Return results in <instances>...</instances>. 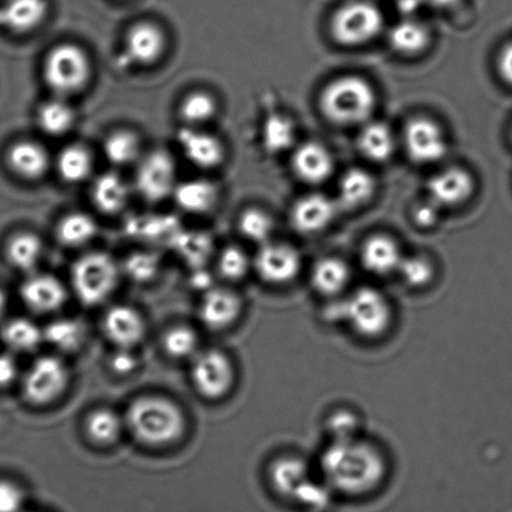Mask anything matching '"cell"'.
Listing matches in <instances>:
<instances>
[{
  "label": "cell",
  "mask_w": 512,
  "mask_h": 512,
  "mask_svg": "<svg viewBox=\"0 0 512 512\" xmlns=\"http://www.w3.org/2000/svg\"><path fill=\"white\" fill-rule=\"evenodd\" d=\"M320 469L332 492L362 496L379 489L389 466L379 445L357 435L331 440L322 452Z\"/></svg>",
  "instance_id": "1"
},
{
  "label": "cell",
  "mask_w": 512,
  "mask_h": 512,
  "mask_svg": "<svg viewBox=\"0 0 512 512\" xmlns=\"http://www.w3.org/2000/svg\"><path fill=\"white\" fill-rule=\"evenodd\" d=\"M325 317L328 322L341 323L364 340H376L390 330L394 308L379 288L362 286L333 300L325 310Z\"/></svg>",
  "instance_id": "2"
},
{
  "label": "cell",
  "mask_w": 512,
  "mask_h": 512,
  "mask_svg": "<svg viewBox=\"0 0 512 512\" xmlns=\"http://www.w3.org/2000/svg\"><path fill=\"white\" fill-rule=\"evenodd\" d=\"M126 425L139 442L149 446L172 444L185 431V416L175 402L147 396L128 407Z\"/></svg>",
  "instance_id": "3"
},
{
  "label": "cell",
  "mask_w": 512,
  "mask_h": 512,
  "mask_svg": "<svg viewBox=\"0 0 512 512\" xmlns=\"http://www.w3.org/2000/svg\"><path fill=\"white\" fill-rule=\"evenodd\" d=\"M320 107L328 121L338 126H356L369 121L375 111L376 94L364 78L342 77L323 89Z\"/></svg>",
  "instance_id": "4"
},
{
  "label": "cell",
  "mask_w": 512,
  "mask_h": 512,
  "mask_svg": "<svg viewBox=\"0 0 512 512\" xmlns=\"http://www.w3.org/2000/svg\"><path fill=\"white\" fill-rule=\"evenodd\" d=\"M92 74L91 58L77 44H58L44 58L43 79L54 97L68 99L82 93L91 83Z\"/></svg>",
  "instance_id": "5"
},
{
  "label": "cell",
  "mask_w": 512,
  "mask_h": 512,
  "mask_svg": "<svg viewBox=\"0 0 512 512\" xmlns=\"http://www.w3.org/2000/svg\"><path fill=\"white\" fill-rule=\"evenodd\" d=\"M270 480L278 494L300 505L323 509L330 500V487L322 477L316 480L305 462L296 457H282L273 462Z\"/></svg>",
  "instance_id": "6"
},
{
  "label": "cell",
  "mask_w": 512,
  "mask_h": 512,
  "mask_svg": "<svg viewBox=\"0 0 512 512\" xmlns=\"http://www.w3.org/2000/svg\"><path fill=\"white\" fill-rule=\"evenodd\" d=\"M118 281L119 267L107 253H88L72 267L73 290L86 306L101 305L116 290Z\"/></svg>",
  "instance_id": "7"
},
{
  "label": "cell",
  "mask_w": 512,
  "mask_h": 512,
  "mask_svg": "<svg viewBox=\"0 0 512 512\" xmlns=\"http://www.w3.org/2000/svg\"><path fill=\"white\" fill-rule=\"evenodd\" d=\"M384 28V16L379 8L366 0L346 3L335 13L331 33L337 43L359 47L379 36Z\"/></svg>",
  "instance_id": "8"
},
{
  "label": "cell",
  "mask_w": 512,
  "mask_h": 512,
  "mask_svg": "<svg viewBox=\"0 0 512 512\" xmlns=\"http://www.w3.org/2000/svg\"><path fill=\"white\" fill-rule=\"evenodd\" d=\"M175 158L164 149L143 154L134 185L144 201L158 203L173 197L178 186Z\"/></svg>",
  "instance_id": "9"
},
{
  "label": "cell",
  "mask_w": 512,
  "mask_h": 512,
  "mask_svg": "<svg viewBox=\"0 0 512 512\" xmlns=\"http://www.w3.org/2000/svg\"><path fill=\"white\" fill-rule=\"evenodd\" d=\"M68 381L67 365L59 357H39L23 376L24 399L36 406L52 404L66 391Z\"/></svg>",
  "instance_id": "10"
},
{
  "label": "cell",
  "mask_w": 512,
  "mask_h": 512,
  "mask_svg": "<svg viewBox=\"0 0 512 512\" xmlns=\"http://www.w3.org/2000/svg\"><path fill=\"white\" fill-rule=\"evenodd\" d=\"M191 377L198 394L208 400H217L232 389L235 370L223 352L203 351L193 357Z\"/></svg>",
  "instance_id": "11"
},
{
  "label": "cell",
  "mask_w": 512,
  "mask_h": 512,
  "mask_svg": "<svg viewBox=\"0 0 512 512\" xmlns=\"http://www.w3.org/2000/svg\"><path fill=\"white\" fill-rule=\"evenodd\" d=\"M258 277L273 286L288 285L300 275L302 257L287 243L267 242L253 261Z\"/></svg>",
  "instance_id": "12"
},
{
  "label": "cell",
  "mask_w": 512,
  "mask_h": 512,
  "mask_svg": "<svg viewBox=\"0 0 512 512\" xmlns=\"http://www.w3.org/2000/svg\"><path fill=\"white\" fill-rule=\"evenodd\" d=\"M167 36L154 22L133 24L124 38V56L129 64L149 67L158 63L167 52Z\"/></svg>",
  "instance_id": "13"
},
{
  "label": "cell",
  "mask_w": 512,
  "mask_h": 512,
  "mask_svg": "<svg viewBox=\"0 0 512 512\" xmlns=\"http://www.w3.org/2000/svg\"><path fill=\"white\" fill-rule=\"evenodd\" d=\"M404 142L407 156L415 163H436L447 153L445 134L431 119H412L405 128Z\"/></svg>",
  "instance_id": "14"
},
{
  "label": "cell",
  "mask_w": 512,
  "mask_h": 512,
  "mask_svg": "<svg viewBox=\"0 0 512 512\" xmlns=\"http://www.w3.org/2000/svg\"><path fill=\"white\" fill-rule=\"evenodd\" d=\"M177 144L187 161L197 168L211 171L225 162L226 148L221 139L201 128L181 129L177 133Z\"/></svg>",
  "instance_id": "15"
},
{
  "label": "cell",
  "mask_w": 512,
  "mask_h": 512,
  "mask_svg": "<svg viewBox=\"0 0 512 512\" xmlns=\"http://www.w3.org/2000/svg\"><path fill=\"white\" fill-rule=\"evenodd\" d=\"M48 14L47 0H6L0 6V28L16 36H27L43 26Z\"/></svg>",
  "instance_id": "16"
},
{
  "label": "cell",
  "mask_w": 512,
  "mask_h": 512,
  "mask_svg": "<svg viewBox=\"0 0 512 512\" xmlns=\"http://www.w3.org/2000/svg\"><path fill=\"white\" fill-rule=\"evenodd\" d=\"M51 163L47 148L32 139H21L13 143L7 152L9 169L23 181H41L47 176Z\"/></svg>",
  "instance_id": "17"
},
{
  "label": "cell",
  "mask_w": 512,
  "mask_h": 512,
  "mask_svg": "<svg viewBox=\"0 0 512 512\" xmlns=\"http://www.w3.org/2000/svg\"><path fill=\"white\" fill-rule=\"evenodd\" d=\"M21 298L29 310L46 315L63 307L67 301V291L56 277L32 275L22 283Z\"/></svg>",
  "instance_id": "18"
},
{
  "label": "cell",
  "mask_w": 512,
  "mask_h": 512,
  "mask_svg": "<svg viewBox=\"0 0 512 512\" xmlns=\"http://www.w3.org/2000/svg\"><path fill=\"white\" fill-rule=\"evenodd\" d=\"M474 178L462 168H447L429 181V195L436 206L456 207L474 192Z\"/></svg>",
  "instance_id": "19"
},
{
  "label": "cell",
  "mask_w": 512,
  "mask_h": 512,
  "mask_svg": "<svg viewBox=\"0 0 512 512\" xmlns=\"http://www.w3.org/2000/svg\"><path fill=\"white\" fill-rule=\"evenodd\" d=\"M103 330L117 349H132L143 340L146 325L134 308L114 306L104 315Z\"/></svg>",
  "instance_id": "20"
},
{
  "label": "cell",
  "mask_w": 512,
  "mask_h": 512,
  "mask_svg": "<svg viewBox=\"0 0 512 512\" xmlns=\"http://www.w3.org/2000/svg\"><path fill=\"white\" fill-rule=\"evenodd\" d=\"M404 257L399 243L385 235L370 237L360 253L362 266L376 277L397 275Z\"/></svg>",
  "instance_id": "21"
},
{
  "label": "cell",
  "mask_w": 512,
  "mask_h": 512,
  "mask_svg": "<svg viewBox=\"0 0 512 512\" xmlns=\"http://www.w3.org/2000/svg\"><path fill=\"white\" fill-rule=\"evenodd\" d=\"M241 298L237 293L225 288H210L203 296L200 315L203 325L211 330H223L240 317Z\"/></svg>",
  "instance_id": "22"
},
{
  "label": "cell",
  "mask_w": 512,
  "mask_h": 512,
  "mask_svg": "<svg viewBox=\"0 0 512 512\" xmlns=\"http://www.w3.org/2000/svg\"><path fill=\"white\" fill-rule=\"evenodd\" d=\"M336 215V206L330 198L310 195L296 202L291 212L292 226L303 235L322 232L331 225Z\"/></svg>",
  "instance_id": "23"
},
{
  "label": "cell",
  "mask_w": 512,
  "mask_h": 512,
  "mask_svg": "<svg viewBox=\"0 0 512 512\" xmlns=\"http://www.w3.org/2000/svg\"><path fill=\"white\" fill-rule=\"evenodd\" d=\"M352 280L349 265L338 257L321 258L312 267L310 282L313 290L323 297L336 298L346 295Z\"/></svg>",
  "instance_id": "24"
},
{
  "label": "cell",
  "mask_w": 512,
  "mask_h": 512,
  "mask_svg": "<svg viewBox=\"0 0 512 512\" xmlns=\"http://www.w3.org/2000/svg\"><path fill=\"white\" fill-rule=\"evenodd\" d=\"M292 167L302 182L320 185L331 177L333 172L332 154L322 144L308 142L293 153Z\"/></svg>",
  "instance_id": "25"
},
{
  "label": "cell",
  "mask_w": 512,
  "mask_h": 512,
  "mask_svg": "<svg viewBox=\"0 0 512 512\" xmlns=\"http://www.w3.org/2000/svg\"><path fill=\"white\" fill-rule=\"evenodd\" d=\"M176 205L191 215H206L215 210L220 201V191L215 183L196 178L178 183L173 193Z\"/></svg>",
  "instance_id": "26"
},
{
  "label": "cell",
  "mask_w": 512,
  "mask_h": 512,
  "mask_svg": "<svg viewBox=\"0 0 512 512\" xmlns=\"http://www.w3.org/2000/svg\"><path fill=\"white\" fill-rule=\"evenodd\" d=\"M129 186L118 173L106 172L93 181L91 197L93 205L103 215H117L127 207Z\"/></svg>",
  "instance_id": "27"
},
{
  "label": "cell",
  "mask_w": 512,
  "mask_h": 512,
  "mask_svg": "<svg viewBox=\"0 0 512 512\" xmlns=\"http://www.w3.org/2000/svg\"><path fill=\"white\" fill-rule=\"evenodd\" d=\"M77 114L66 98L54 97L41 104L37 111V124L49 137H63L76 126Z\"/></svg>",
  "instance_id": "28"
},
{
  "label": "cell",
  "mask_w": 512,
  "mask_h": 512,
  "mask_svg": "<svg viewBox=\"0 0 512 512\" xmlns=\"http://www.w3.org/2000/svg\"><path fill=\"white\" fill-rule=\"evenodd\" d=\"M58 176L69 185H78L91 178L94 159L91 151L79 144L63 148L56 159Z\"/></svg>",
  "instance_id": "29"
},
{
  "label": "cell",
  "mask_w": 512,
  "mask_h": 512,
  "mask_svg": "<svg viewBox=\"0 0 512 512\" xmlns=\"http://www.w3.org/2000/svg\"><path fill=\"white\" fill-rule=\"evenodd\" d=\"M103 153L113 166H132L143 157L142 142L131 129H117L104 139Z\"/></svg>",
  "instance_id": "30"
},
{
  "label": "cell",
  "mask_w": 512,
  "mask_h": 512,
  "mask_svg": "<svg viewBox=\"0 0 512 512\" xmlns=\"http://www.w3.org/2000/svg\"><path fill=\"white\" fill-rule=\"evenodd\" d=\"M0 336L9 351L16 354H29L36 351L44 342L43 330L28 318L9 320L3 326Z\"/></svg>",
  "instance_id": "31"
},
{
  "label": "cell",
  "mask_w": 512,
  "mask_h": 512,
  "mask_svg": "<svg viewBox=\"0 0 512 512\" xmlns=\"http://www.w3.org/2000/svg\"><path fill=\"white\" fill-rule=\"evenodd\" d=\"M360 152L372 162H386L395 153L394 134L384 123H367L359 136Z\"/></svg>",
  "instance_id": "32"
},
{
  "label": "cell",
  "mask_w": 512,
  "mask_h": 512,
  "mask_svg": "<svg viewBox=\"0 0 512 512\" xmlns=\"http://www.w3.org/2000/svg\"><path fill=\"white\" fill-rule=\"evenodd\" d=\"M42 256L43 242L32 232L17 233L8 242V261L18 271L32 272L36 270Z\"/></svg>",
  "instance_id": "33"
},
{
  "label": "cell",
  "mask_w": 512,
  "mask_h": 512,
  "mask_svg": "<svg viewBox=\"0 0 512 512\" xmlns=\"http://www.w3.org/2000/svg\"><path fill=\"white\" fill-rule=\"evenodd\" d=\"M375 190L374 177L361 168L349 169L338 185L342 205L350 208L365 205L374 196Z\"/></svg>",
  "instance_id": "34"
},
{
  "label": "cell",
  "mask_w": 512,
  "mask_h": 512,
  "mask_svg": "<svg viewBox=\"0 0 512 512\" xmlns=\"http://www.w3.org/2000/svg\"><path fill=\"white\" fill-rule=\"evenodd\" d=\"M44 341L61 352H74L81 349L86 340V327L73 318H59L44 328Z\"/></svg>",
  "instance_id": "35"
},
{
  "label": "cell",
  "mask_w": 512,
  "mask_h": 512,
  "mask_svg": "<svg viewBox=\"0 0 512 512\" xmlns=\"http://www.w3.org/2000/svg\"><path fill=\"white\" fill-rule=\"evenodd\" d=\"M98 226L96 221L87 213H68L58 223V241L66 247H82L96 237Z\"/></svg>",
  "instance_id": "36"
},
{
  "label": "cell",
  "mask_w": 512,
  "mask_h": 512,
  "mask_svg": "<svg viewBox=\"0 0 512 512\" xmlns=\"http://www.w3.org/2000/svg\"><path fill=\"white\" fill-rule=\"evenodd\" d=\"M390 46L405 56L424 52L430 44L429 29L414 21L397 23L389 34Z\"/></svg>",
  "instance_id": "37"
},
{
  "label": "cell",
  "mask_w": 512,
  "mask_h": 512,
  "mask_svg": "<svg viewBox=\"0 0 512 512\" xmlns=\"http://www.w3.org/2000/svg\"><path fill=\"white\" fill-rule=\"evenodd\" d=\"M218 112V103L211 93L195 91L188 93L180 104V117L186 127L200 128L211 122Z\"/></svg>",
  "instance_id": "38"
},
{
  "label": "cell",
  "mask_w": 512,
  "mask_h": 512,
  "mask_svg": "<svg viewBox=\"0 0 512 512\" xmlns=\"http://www.w3.org/2000/svg\"><path fill=\"white\" fill-rule=\"evenodd\" d=\"M263 146L270 153L288 151L296 141V128L292 119L282 114H272L263 126Z\"/></svg>",
  "instance_id": "39"
},
{
  "label": "cell",
  "mask_w": 512,
  "mask_h": 512,
  "mask_svg": "<svg viewBox=\"0 0 512 512\" xmlns=\"http://www.w3.org/2000/svg\"><path fill=\"white\" fill-rule=\"evenodd\" d=\"M124 422L116 412L109 409L93 411L88 416L86 431L89 439L99 445H112L122 434Z\"/></svg>",
  "instance_id": "40"
},
{
  "label": "cell",
  "mask_w": 512,
  "mask_h": 512,
  "mask_svg": "<svg viewBox=\"0 0 512 512\" xmlns=\"http://www.w3.org/2000/svg\"><path fill=\"white\" fill-rule=\"evenodd\" d=\"M238 228H240L241 235L248 241L262 246L271 241L275 223L265 211L248 208L241 213Z\"/></svg>",
  "instance_id": "41"
},
{
  "label": "cell",
  "mask_w": 512,
  "mask_h": 512,
  "mask_svg": "<svg viewBox=\"0 0 512 512\" xmlns=\"http://www.w3.org/2000/svg\"><path fill=\"white\" fill-rule=\"evenodd\" d=\"M397 276L405 285L412 288L429 286L436 276L434 262L422 255L405 256L401 262Z\"/></svg>",
  "instance_id": "42"
},
{
  "label": "cell",
  "mask_w": 512,
  "mask_h": 512,
  "mask_svg": "<svg viewBox=\"0 0 512 512\" xmlns=\"http://www.w3.org/2000/svg\"><path fill=\"white\" fill-rule=\"evenodd\" d=\"M162 344L166 354L173 359H190L197 355L198 336L190 327L176 326L164 333Z\"/></svg>",
  "instance_id": "43"
},
{
  "label": "cell",
  "mask_w": 512,
  "mask_h": 512,
  "mask_svg": "<svg viewBox=\"0 0 512 512\" xmlns=\"http://www.w3.org/2000/svg\"><path fill=\"white\" fill-rule=\"evenodd\" d=\"M251 270V260L240 247H226L218 257V271L228 281H240Z\"/></svg>",
  "instance_id": "44"
},
{
  "label": "cell",
  "mask_w": 512,
  "mask_h": 512,
  "mask_svg": "<svg viewBox=\"0 0 512 512\" xmlns=\"http://www.w3.org/2000/svg\"><path fill=\"white\" fill-rule=\"evenodd\" d=\"M158 267V258L152 253H136L126 262V272L138 282L151 280L156 275Z\"/></svg>",
  "instance_id": "45"
},
{
  "label": "cell",
  "mask_w": 512,
  "mask_h": 512,
  "mask_svg": "<svg viewBox=\"0 0 512 512\" xmlns=\"http://www.w3.org/2000/svg\"><path fill=\"white\" fill-rule=\"evenodd\" d=\"M328 425H330V431L332 432L331 440L346 439V437L359 435V419L350 411L335 412L328 420Z\"/></svg>",
  "instance_id": "46"
},
{
  "label": "cell",
  "mask_w": 512,
  "mask_h": 512,
  "mask_svg": "<svg viewBox=\"0 0 512 512\" xmlns=\"http://www.w3.org/2000/svg\"><path fill=\"white\" fill-rule=\"evenodd\" d=\"M26 495L21 486L9 480H0V512H23Z\"/></svg>",
  "instance_id": "47"
},
{
  "label": "cell",
  "mask_w": 512,
  "mask_h": 512,
  "mask_svg": "<svg viewBox=\"0 0 512 512\" xmlns=\"http://www.w3.org/2000/svg\"><path fill=\"white\" fill-rule=\"evenodd\" d=\"M19 376V366L11 352L0 354V389L14 384Z\"/></svg>",
  "instance_id": "48"
},
{
  "label": "cell",
  "mask_w": 512,
  "mask_h": 512,
  "mask_svg": "<svg viewBox=\"0 0 512 512\" xmlns=\"http://www.w3.org/2000/svg\"><path fill=\"white\" fill-rule=\"evenodd\" d=\"M111 367L117 374H131L138 366L136 356L132 354L131 349H118L111 357Z\"/></svg>",
  "instance_id": "49"
},
{
  "label": "cell",
  "mask_w": 512,
  "mask_h": 512,
  "mask_svg": "<svg viewBox=\"0 0 512 512\" xmlns=\"http://www.w3.org/2000/svg\"><path fill=\"white\" fill-rule=\"evenodd\" d=\"M497 69L504 82L512 86V42L507 43L497 58Z\"/></svg>",
  "instance_id": "50"
},
{
  "label": "cell",
  "mask_w": 512,
  "mask_h": 512,
  "mask_svg": "<svg viewBox=\"0 0 512 512\" xmlns=\"http://www.w3.org/2000/svg\"><path fill=\"white\" fill-rule=\"evenodd\" d=\"M436 207L437 206L432 201L417 207L414 213L415 222L417 225L421 227L434 226L437 221Z\"/></svg>",
  "instance_id": "51"
},
{
  "label": "cell",
  "mask_w": 512,
  "mask_h": 512,
  "mask_svg": "<svg viewBox=\"0 0 512 512\" xmlns=\"http://www.w3.org/2000/svg\"><path fill=\"white\" fill-rule=\"evenodd\" d=\"M424 2L437 8H449L454 7L455 4L460 2V0H424Z\"/></svg>",
  "instance_id": "52"
},
{
  "label": "cell",
  "mask_w": 512,
  "mask_h": 512,
  "mask_svg": "<svg viewBox=\"0 0 512 512\" xmlns=\"http://www.w3.org/2000/svg\"><path fill=\"white\" fill-rule=\"evenodd\" d=\"M8 300L7 295L3 290H0V318L4 316V313L7 311Z\"/></svg>",
  "instance_id": "53"
}]
</instances>
